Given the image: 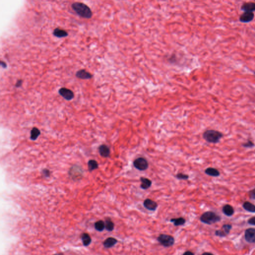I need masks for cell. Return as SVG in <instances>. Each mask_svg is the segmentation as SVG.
Masks as SVG:
<instances>
[{
    "label": "cell",
    "instance_id": "cell-1",
    "mask_svg": "<svg viewBox=\"0 0 255 255\" xmlns=\"http://www.w3.org/2000/svg\"><path fill=\"white\" fill-rule=\"evenodd\" d=\"M71 8L81 17L89 19L92 17L91 9L87 5L83 3L74 2L71 5Z\"/></svg>",
    "mask_w": 255,
    "mask_h": 255
},
{
    "label": "cell",
    "instance_id": "cell-2",
    "mask_svg": "<svg viewBox=\"0 0 255 255\" xmlns=\"http://www.w3.org/2000/svg\"><path fill=\"white\" fill-rule=\"evenodd\" d=\"M223 135L222 133L219 131L214 130H208L204 132L203 138L208 143H219Z\"/></svg>",
    "mask_w": 255,
    "mask_h": 255
},
{
    "label": "cell",
    "instance_id": "cell-3",
    "mask_svg": "<svg viewBox=\"0 0 255 255\" xmlns=\"http://www.w3.org/2000/svg\"><path fill=\"white\" fill-rule=\"evenodd\" d=\"M220 219V216L212 211H207L204 213L200 217L201 222L208 225L219 222Z\"/></svg>",
    "mask_w": 255,
    "mask_h": 255
},
{
    "label": "cell",
    "instance_id": "cell-4",
    "mask_svg": "<svg viewBox=\"0 0 255 255\" xmlns=\"http://www.w3.org/2000/svg\"><path fill=\"white\" fill-rule=\"evenodd\" d=\"M157 241L164 247L169 248L173 246L175 244V239L173 237L169 235H159L157 238Z\"/></svg>",
    "mask_w": 255,
    "mask_h": 255
},
{
    "label": "cell",
    "instance_id": "cell-5",
    "mask_svg": "<svg viewBox=\"0 0 255 255\" xmlns=\"http://www.w3.org/2000/svg\"><path fill=\"white\" fill-rule=\"evenodd\" d=\"M133 165L135 169L140 171H144L149 167V163L146 159L139 158L135 159L133 162Z\"/></svg>",
    "mask_w": 255,
    "mask_h": 255
},
{
    "label": "cell",
    "instance_id": "cell-6",
    "mask_svg": "<svg viewBox=\"0 0 255 255\" xmlns=\"http://www.w3.org/2000/svg\"><path fill=\"white\" fill-rule=\"evenodd\" d=\"M58 93L65 99L68 101L72 100L74 97V93L72 91L65 87L60 88L58 91Z\"/></svg>",
    "mask_w": 255,
    "mask_h": 255
},
{
    "label": "cell",
    "instance_id": "cell-7",
    "mask_svg": "<svg viewBox=\"0 0 255 255\" xmlns=\"http://www.w3.org/2000/svg\"><path fill=\"white\" fill-rule=\"evenodd\" d=\"M143 204L145 208L150 211H155L158 206V204L156 201L149 198L144 200Z\"/></svg>",
    "mask_w": 255,
    "mask_h": 255
},
{
    "label": "cell",
    "instance_id": "cell-8",
    "mask_svg": "<svg viewBox=\"0 0 255 255\" xmlns=\"http://www.w3.org/2000/svg\"><path fill=\"white\" fill-rule=\"evenodd\" d=\"M255 14L252 12H244L240 17L239 21L243 23H248L253 20Z\"/></svg>",
    "mask_w": 255,
    "mask_h": 255
},
{
    "label": "cell",
    "instance_id": "cell-9",
    "mask_svg": "<svg viewBox=\"0 0 255 255\" xmlns=\"http://www.w3.org/2000/svg\"><path fill=\"white\" fill-rule=\"evenodd\" d=\"M245 237L248 242L255 243V229L250 228L246 230Z\"/></svg>",
    "mask_w": 255,
    "mask_h": 255
},
{
    "label": "cell",
    "instance_id": "cell-10",
    "mask_svg": "<svg viewBox=\"0 0 255 255\" xmlns=\"http://www.w3.org/2000/svg\"><path fill=\"white\" fill-rule=\"evenodd\" d=\"M76 76L79 79H90L92 78L93 75L85 70H79L75 74Z\"/></svg>",
    "mask_w": 255,
    "mask_h": 255
},
{
    "label": "cell",
    "instance_id": "cell-11",
    "mask_svg": "<svg viewBox=\"0 0 255 255\" xmlns=\"http://www.w3.org/2000/svg\"><path fill=\"white\" fill-rule=\"evenodd\" d=\"M241 9L245 12H252L255 11V3L248 2L243 4L241 6Z\"/></svg>",
    "mask_w": 255,
    "mask_h": 255
},
{
    "label": "cell",
    "instance_id": "cell-12",
    "mask_svg": "<svg viewBox=\"0 0 255 255\" xmlns=\"http://www.w3.org/2000/svg\"><path fill=\"white\" fill-rule=\"evenodd\" d=\"M118 242V240L113 237H109L107 238L103 242V246L106 249H109L113 247Z\"/></svg>",
    "mask_w": 255,
    "mask_h": 255
},
{
    "label": "cell",
    "instance_id": "cell-13",
    "mask_svg": "<svg viewBox=\"0 0 255 255\" xmlns=\"http://www.w3.org/2000/svg\"><path fill=\"white\" fill-rule=\"evenodd\" d=\"M99 152L100 154L104 158H108L110 154V149L108 146L105 145H101L99 146Z\"/></svg>",
    "mask_w": 255,
    "mask_h": 255
},
{
    "label": "cell",
    "instance_id": "cell-14",
    "mask_svg": "<svg viewBox=\"0 0 255 255\" xmlns=\"http://www.w3.org/2000/svg\"><path fill=\"white\" fill-rule=\"evenodd\" d=\"M140 181L141 182V188L143 189H148L151 186L152 182L149 178L141 177L140 178Z\"/></svg>",
    "mask_w": 255,
    "mask_h": 255
},
{
    "label": "cell",
    "instance_id": "cell-15",
    "mask_svg": "<svg viewBox=\"0 0 255 255\" xmlns=\"http://www.w3.org/2000/svg\"><path fill=\"white\" fill-rule=\"evenodd\" d=\"M53 34L54 36L59 38H64L67 36L68 35L67 32L59 28H55L53 32Z\"/></svg>",
    "mask_w": 255,
    "mask_h": 255
},
{
    "label": "cell",
    "instance_id": "cell-16",
    "mask_svg": "<svg viewBox=\"0 0 255 255\" xmlns=\"http://www.w3.org/2000/svg\"><path fill=\"white\" fill-rule=\"evenodd\" d=\"M81 240H82L84 246H85V247L89 246L91 243V238L88 233H83L81 235Z\"/></svg>",
    "mask_w": 255,
    "mask_h": 255
},
{
    "label": "cell",
    "instance_id": "cell-17",
    "mask_svg": "<svg viewBox=\"0 0 255 255\" xmlns=\"http://www.w3.org/2000/svg\"><path fill=\"white\" fill-rule=\"evenodd\" d=\"M205 173L207 175L213 177H217L220 175V172L218 170L213 167H208L205 170Z\"/></svg>",
    "mask_w": 255,
    "mask_h": 255
},
{
    "label": "cell",
    "instance_id": "cell-18",
    "mask_svg": "<svg viewBox=\"0 0 255 255\" xmlns=\"http://www.w3.org/2000/svg\"><path fill=\"white\" fill-rule=\"evenodd\" d=\"M222 210L226 215L228 216L232 215L234 213V210L233 207L229 204L225 205V206H224Z\"/></svg>",
    "mask_w": 255,
    "mask_h": 255
},
{
    "label": "cell",
    "instance_id": "cell-19",
    "mask_svg": "<svg viewBox=\"0 0 255 255\" xmlns=\"http://www.w3.org/2000/svg\"><path fill=\"white\" fill-rule=\"evenodd\" d=\"M170 221L173 223V224L175 226H179L184 225V224L185 223L186 220L184 218L179 217L172 218L170 219Z\"/></svg>",
    "mask_w": 255,
    "mask_h": 255
},
{
    "label": "cell",
    "instance_id": "cell-20",
    "mask_svg": "<svg viewBox=\"0 0 255 255\" xmlns=\"http://www.w3.org/2000/svg\"><path fill=\"white\" fill-rule=\"evenodd\" d=\"M243 207L247 211L250 212L255 213V205L250 202H245L243 205Z\"/></svg>",
    "mask_w": 255,
    "mask_h": 255
},
{
    "label": "cell",
    "instance_id": "cell-21",
    "mask_svg": "<svg viewBox=\"0 0 255 255\" xmlns=\"http://www.w3.org/2000/svg\"><path fill=\"white\" fill-rule=\"evenodd\" d=\"M105 224V229L108 231L111 232L114 230L115 225L110 218H108L106 219Z\"/></svg>",
    "mask_w": 255,
    "mask_h": 255
},
{
    "label": "cell",
    "instance_id": "cell-22",
    "mask_svg": "<svg viewBox=\"0 0 255 255\" xmlns=\"http://www.w3.org/2000/svg\"><path fill=\"white\" fill-rule=\"evenodd\" d=\"M95 229L98 231L102 232L105 228V222L103 220H99L94 224Z\"/></svg>",
    "mask_w": 255,
    "mask_h": 255
},
{
    "label": "cell",
    "instance_id": "cell-23",
    "mask_svg": "<svg viewBox=\"0 0 255 255\" xmlns=\"http://www.w3.org/2000/svg\"><path fill=\"white\" fill-rule=\"evenodd\" d=\"M41 132L37 128H33L30 132V139L32 140H36L38 137L40 135Z\"/></svg>",
    "mask_w": 255,
    "mask_h": 255
},
{
    "label": "cell",
    "instance_id": "cell-24",
    "mask_svg": "<svg viewBox=\"0 0 255 255\" xmlns=\"http://www.w3.org/2000/svg\"><path fill=\"white\" fill-rule=\"evenodd\" d=\"M88 169L90 172L95 170L98 167V164L95 160H90L88 163Z\"/></svg>",
    "mask_w": 255,
    "mask_h": 255
},
{
    "label": "cell",
    "instance_id": "cell-25",
    "mask_svg": "<svg viewBox=\"0 0 255 255\" xmlns=\"http://www.w3.org/2000/svg\"><path fill=\"white\" fill-rule=\"evenodd\" d=\"M176 178L180 180H187L189 178V176L188 175L180 173L176 175Z\"/></svg>",
    "mask_w": 255,
    "mask_h": 255
},
{
    "label": "cell",
    "instance_id": "cell-26",
    "mask_svg": "<svg viewBox=\"0 0 255 255\" xmlns=\"http://www.w3.org/2000/svg\"><path fill=\"white\" fill-rule=\"evenodd\" d=\"M231 228L232 226L231 225H229V224L224 225L223 226V231H222L223 232L224 234L225 233V234H228L229 232V231H230V230H231Z\"/></svg>",
    "mask_w": 255,
    "mask_h": 255
},
{
    "label": "cell",
    "instance_id": "cell-27",
    "mask_svg": "<svg viewBox=\"0 0 255 255\" xmlns=\"http://www.w3.org/2000/svg\"><path fill=\"white\" fill-rule=\"evenodd\" d=\"M242 146L245 148H252V147L255 146V145L252 141H248L247 142H246V143H243Z\"/></svg>",
    "mask_w": 255,
    "mask_h": 255
},
{
    "label": "cell",
    "instance_id": "cell-28",
    "mask_svg": "<svg viewBox=\"0 0 255 255\" xmlns=\"http://www.w3.org/2000/svg\"><path fill=\"white\" fill-rule=\"evenodd\" d=\"M249 196L250 198L252 199H255V188L251 191L249 192Z\"/></svg>",
    "mask_w": 255,
    "mask_h": 255
},
{
    "label": "cell",
    "instance_id": "cell-29",
    "mask_svg": "<svg viewBox=\"0 0 255 255\" xmlns=\"http://www.w3.org/2000/svg\"><path fill=\"white\" fill-rule=\"evenodd\" d=\"M22 83H23V81H22V79H19V80H18L17 81V82H16L15 86H16L17 88L20 87L22 85Z\"/></svg>",
    "mask_w": 255,
    "mask_h": 255
},
{
    "label": "cell",
    "instance_id": "cell-30",
    "mask_svg": "<svg viewBox=\"0 0 255 255\" xmlns=\"http://www.w3.org/2000/svg\"><path fill=\"white\" fill-rule=\"evenodd\" d=\"M248 223L252 225H255V217L251 218L248 220Z\"/></svg>",
    "mask_w": 255,
    "mask_h": 255
},
{
    "label": "cell",
    "instance_id": "cell-31",
    "mask_svg": "<svg viewBox=\"0 0 255 255\" xmlns=\"http://www.w3.org/2000/svg\"><path fill=\"white\" fill-rule=\"evenodd\" d=\"M43 175H44V176H46V177H47V176H49L50 175V172L49 171V170H43Z\"/></svg>",
    "mask_w": 255,
    "mask_h": 255
},
{
    "label": "cell",
    "instance_id": "cell-32",
    "mask_svg": "<svg viewBox=\"0 0 255 255\" xmlns=\"http://www.w3.org/2000/svg\"><path fill=\"white\" fill-rule=\"evenodd\" d=\"M1 66L3 68H6L7 67V63L5 62H3V61H1Z\"/></svg>",
    "mask_w": 255,
    "mask_h": 255
},
{
    "label": "cell",
    "instance_id": "cell-33",
    "mask_svg": "<svg viewBox=\"0 0 255 255\" xmlns=\"http://www.w3.org/2000/svg\"><path fill=\"white\" fill-rule=\"evenodd\" d=\"M183 255H194L193 253H192V252H191V251H186V252H184Z\"/></svg>",
    "mask_w": 255,
    "mask_h": 255
},
{
    "label": "cell",
    "instance_id": "cell-34",
    "mask_svg": "<svg viewBox=\"0 0 255 255\" xmlns=\"http://www.w3.org/2000/svg\"><path fill=\"white\" fill-rule=\"evenodd\" d=\"M202 255H213L212 254L210 253H208V252H205L204 253L202 254Z\"/></svg>",
    "mask_w": 255,
    "mask_h": 255
},
{
    "label": "cell",
    "instance_id": "cell-35",
    "mask_svg": "<svg viewBox=\"0 0 255 255\" xmlns=\"http://www.w3.org/2000/svg\"><path fill=\"white\" fill-rule=\"evenodd\" d=\"M254 75H255V72H254Z\"/></svg>",
    "mask_w": 255,
    "mask_h": 255
},
{
    "label": "cell",
    "instance_id": "cell-36",
    "mask_svg": "<svg viewBox=\"0 0 255 255\" xmlns=\"http://www.w3.org/2000/svg\"></svg>",
    "mask_w": 255,
    "mask_h": 255
}]
</instances>
